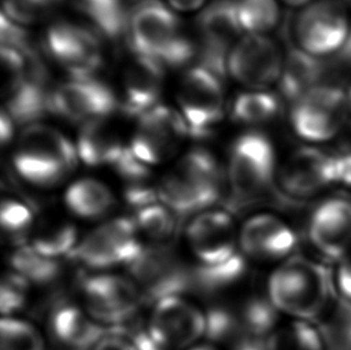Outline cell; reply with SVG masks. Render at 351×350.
<instances>
[{
    "label": "cell",
    "instance_id": "cell-33",
    "mask_svg": "<svg viewBox=\"0 0 351 350\" xmlns=\"http://www.w3.org/2000/svg\"><path fill=\"white\" fill-rule=\"evenodd\" d=\"M328 350H351V305L336 298L319 319Z\"/></svg>",
    "mask_w": 351,
    "mask_h": 350
},
{
    "label": "cell",
    "instance_id": "cell-34",
    "mask_svg": "<svg viewBox=\"0 0 351 350\" xmlns=\"http://www.w3.org/2000/svg\"><path fill=\"white\" fill-rule=\"evenodd\" d=\"M237 14L242 32L264 35L280 21L277 0H235Z\"/></svg>",
    "mask_w": 351,
    "mask_h": 350
},
{
    "label": "cell",
    "instance_id": "cell-47",
    "mask_svg": "<svg viewBox=\"0 0 351 350\" xmlns=\"http://www.w3.org/2000/svg\"><path fill=\"white\" fill-rule=\"evenodd\" d=\"M14 119L10 117L9 113L6 110H3L1 113V121H0V138H1V143L9 142L10 139L12 138L14 135Z\"/></svg>",
    "mask_w": 351,
    "mask_h": 350
},
{
    "label": "cell",
    "instance_id": "cell-27",
    "mask_svg": "<svg viewBox=\"0 0 351 350\" xmlns=\"http://www.w3.org/2000/svg\"><path fill=\"white\" fill-rule=\"evenodd\" d=\"M65 204L78 218H99L113 208L114 198L110 189L94 179L78 180L67 189Z\"/></svg>",
    "mask_w": 351,
    "mask_h": 350
},
{
    "label": "cell",
    "instance_id": "cell-48",
    "mask_svg": "<svg viewBox=\"0 0 351 350\" xmlns=\"http://www.w3.org/2000/svg\"><path fill=\"white\" fill-rule=\"evenodd\" d=\"M176 9L181 11H191L199 8L204 0H169Z\"/></svg>",
    "mask_w": 351,
    "mask_h": 350
},
{
    "label": "cell",
    "instance_id": "cell-12",
    "mask_svg": "<svg viewBox=\"0 0 351 350\" xmlns=\"http://www.w3.org/2000/svg\"><path fill=\"white\" fill-rule=\"evenodd\" d=\"M131 279L144 301L158 303L163 299L181 296L195 283L190 274L171 251L166 248H145L130 265Z\"/></svg>",
    "mask_w": 351,
    "mask_h": 350
},
{
    "label": "cell",
    "instance_id": "cell-10",
    "mask_svg": "<svg viewBox=\"0 0 351 350\" xmlns=\"http://www.w3.org/2000/svg\"><path fill=\"white\" fill-rule=\"evenodd\" d=\"M82 292L86 312L114 329L131 320L144 301L132 279L117 275L90 276L82 284Z\"/></svg>",
    "mask_w": 351,
    "mask_h": 350
},
{
    "label": "cell",
    "instance_id": "cell-16",
    "mask_svg": "<svg viewBox=\"0 0 351 350\" xmlns=\"http://www.w3.org/2000/svg\"><path fill=\"white\" fill-rule=\"evenodd\" d=\"M118 104L114 93L105 83L93 77L73 78L52 90L49 112L73 123L86 124L108 117Z\"/></svg>",
    "mask_w": 351,
    "mask_h": 350
},
{
    "label": "cell",
    "instance_id": "cell-22",
    "mask_svg": "<svg viewBox=\"0 0 351 350\" xmlns=\"http://www.w3.org/2000/svg\"><path fill=\"white\" fill-rule=\"evenodd\" d=\"M25 67L14 86L5 90V110L14 123H33L49 112V77L45 62L32 48L25 51Z\"/></svg>",
    "mask_w": 351,
    "mask_h": 350
},
{
    "label": "cell",
    "instance_id": "cell-38",
    "mask_svg": "<svg viewBox=\"0 0 351 350\" xmlns=\"http://www.w3.org/2000/svg\"><path fill=\"white\" fill-rule=\"evenodd\" d=\"M62 3V0H5L3 14L16 23H33Z\"/></svg>",
    "mask_w": 351,
    "mask_h": 350
},
{
    "label": "cell",
    "instance_id": "cell-21",
    "mask_svg": "<svg viewBox=\"0 0 351 350\" xmlns=\"http://www.w3.org/2000/svg\"><path fill=\"white\" fill-rule=\"evenodd\" d=\"M307 233L314 248L333 261L351 255V200L346 197L324 199L313 209Z\"/></svg>",
    "mask_w": 351,
    "mask_h": 350
},
{
    "label": "cell",
    "instance_id": "cell-31",
    "mask_svg": "<svg viewBox=\"0 0 351 350\" xmlns=\"http://www.w3.org/2000/svg\"><path fill=\"white\" fill-rule=\"evenodd\" d=\"M77 242V229L65 222L45 223L35 231L30 246L43 256L58 261V258L72 255Z\"/></svg>",
    "mask_w": 351,
    "mask_h": 350
},
{
    "label": "cell",
    "instance_id": "cell-36",
    "mask_svg": "<svg viewBox=\"0 0 351 350\" xmlns=\"http://www.w3.org/2000/svg\"><path fill=\"white\" fill-rule=\"evenodd\" d=\"M134 222L142 237L152 242H166L176 233V213L165 204L154 203L137 210Z\"/></svg>",
    "mask_w": 351,
    "mask_h": 350
},
{
    "label": "cell",
    "instance_id": "cell-23",
    "mask_svg": "<svg viewBox=\"0 0 351 350\" xmlns=\"http://www.w3.org/2000/svg\"><path fill=\"white\" fill-rule=\"evenodd\" d=\"M162 88L163 67L161 64L137 56L125 72L120 109L128 117H142L156 107Z\"/></svg>",
    "mask_w": 351,
    "mask_h": 350
},
{
    "label": "cell",
    "instance_id": "cell-14",
    "mask_svg": "<svg viewBox=\"0 0 351 350\" xmlns=\"http://www.w3.org/2000/svg\"><path fill=\"white\" fill-rule=\"evenodd\" d=\"M187 135L180 113L166 106H156L141 117L128 147L138 160L152 167L173 156Z\"/></svg>",
    "mask_w": 351,
    "mask_h": 350
},
{
    "label": "cell",
    "instance_id": "cell-52",
    "mask_svg": "<svg viewBox=\"0 0 351 350\" xmlns=\"http://www.w3.org/2000/svg\"><path fill=\"white\" fill-rule=\"evenodd\" d=\"M191 350H217L213 348V347L209 346H202V347H195V348H192Z\"/></svg>",
    "mask_w": 351,
    "mask_h": 350
},
{
    "label": "cell",
    "instance_id": "cell-5",
    "mask_svg": "<svg viewBox=\"0 0 351 350\" xmlns=\"http://www.w3.org/2000/svg\"><path fill=\"white\" fill-rule=\"evenodd\" d=\"M275 145L265 133L250 131L234 142L228 179L234 198L251 200L266 192L278 174Z\"/></svg>",
    "mask_w": 351,
    "mask_h": 350
},
{
    "label": "cell",
    "instance_id": "cell-17",
    "mask_svg": "<svg viewBox=\"0 0 351 350\" xmlns=\"http://www.w3.org/2000/svg\"><path fill=\"white\" fill-rule=\"evenodd\" d=\"M199 30L200 65L223 80L228 70L227 53L242 29L235 0H219L205 9L197 21Z\"/></svg>",
    "mask_w": 351,
    "mask_h": 350
},
{
    "label": "cell",
    "instance_id": "cell-29",
    "mask_svg": "<svg viewBox=\"0 0 351 350\" xmlns=\"http://www.w3.org/2000/svg\"><path fill=\"white\" fill-rule=\"evenodd\" d=\"M270 350H328L318 324L290 319L269 338Z\"/></svg>",
    "mask_w": 351,
    "mask_h": 350
},
{
    "label": "cell",
    "instance_id": "cell-43",
    "mask_svg": "<svg viewBox=\"0 0 351 350\" xmlns=\"http://www.w3.org/2000/svg\"><path fill=\"white\" fill-rule=\"evenodd\" d=\"M332 284L336 296L351 305V255L338 261L332 275Z\"/></svg>",
    "mask_w": 351,
    "mask_h": 350
},
{
    "label": "cell",
    "instance_id": "cell-6",
    "mask_svg": "<svg viewBox=\"0 0 351 350\" xmlns=\"http://www.w3.org/2000/svg\"><path fill=\"white\" fill-rule=\"evenodd\" d=\"M349 114L347 91L324 83L291 104L290 124L300 139L322 144L342 131Z\"/></svg>",
    "mask_w": 351,
    "mask_h": 350
},
{
    "label": "cell",
    "instance_id": "cell-11",
    "mask_svg": "<svg viewBox=\"0 0 351 350\" xmlns=\"http://www.w3.org/2000/svg\"><path fill=\"white\" fill-rule=\"evenodd\" d=\"M278 186L289 198L312 199L336 186L335 154L313 147L300 148L278 168Z\"/></svg>",
    "mask_w": 351,
    "mask_h": 350
},
{
    "label": "cell",
    "instance_id": "cell-45",
    "mask_svg": "<svg viewBox=\"0 0 351 350\" xmlns=\"http://www.w3.org/2000/svg\"><path fill=\"white\" fill-rule=\"evenodd\" d=\"M270 337L256 336L239 332L232 342L233 350H270Z\"/></svg>",
    "mask_w": 351,
    "mask_h": 350
},
{
    "label": "cell",
    "instance_id": "cell-9",
    "mask_svg": "<svg viewBox=\"0 0 351 350\" xmlns=\"http://www.w3.org/2000/svg\"><path fill=\"white\" fill-rule=\"evenodd\" d=\"M178 100L191 137H208L223 118L221 78L204 67H193L186 72Z\"/></svg>",
    "mask_w": 351,
    "mask_h": 350
},
{
    "label": "cell",
    "instance_id": "cell-25",
    "mask_svg": "<svg viewBox=\"0 0 351 350\" xmlns=\"http://www.w3.org/2000/svg\"><path fill=\"white\" fill-rule=\"evenodd\" d=\"M326 75V62L323 58L314 57L312 54L294 47L285 58V64L280 73V94L291 104L315 86L324 84Z\"/></svg>",
    "mask_w": 351,
    "mask_h": 350
},
{
    "label": "cell",
    "instance_id": "cell-42",
    "mask_svg": "<svg viewBox=\"0 0 351 350\" xmlns=\"http://www.w3.org/2000/svg\"><path fill=\"white\" fill-rule=\"evenodd\" d=\"M1 43L3 47L14 48L21 52H25L33 48L27 32L19 28L14 21L6 17L4 14H1Z\"/></svg>",
    "mask_w": 351,
    "mask_h": 350
},
{
    "label": "cell",
    "instance_id": "cell-28",
    "mask_svg": "<svg viewBox=\"0 0 351 350\" xmlns=\"http://www.w3.org/2000/svg\"><path fill=\"white\" fill-rule=\"evenodd\" d=\"M77 6L108 40L117 41L128 33L130 14L123 0H78Z\"/></svg>",
    "mask_w": 351,
    "mask_h": 350
},
{
    "label": "cell",
    "instance_id": "cell-53",
    "mask_svg": "<svg viewBox=\"0 0 351 350\" xmlns=\"http://www.w3.org/2000/svg\"><path fill=\"white\" fill-rule=\"evenodd\" d=\"M343 5H346V6H349L351 8V0H339Z\"/></svg>",
    "mask_w": 351,
    "mask_h": 350
},
{
    "label": "cell",
    "instance_id": "cell-18",
    "mask_svg": "<svg viewBox=\"0 0 351 350\" xmlns=\"http://www.w3.org/2000/svg\"><path fill=\"white\" fill-rule=\"evenodd\" d=\"M298 242L294 228L275 213H256L239 232V245L245 257L264 263L278 265L289 259L295 256Z\"/></svg>",
    "mask_w": 351,
    "mask_h": 350
},
{
    "label": "cell",
    "instance_id": "cell-51",
    "mask_svg": "<svg viewBox=\"0 0 351 350\" xmlns=\"http://www.w3.org/2000/svg\"><path fill=\"white\" fill-rule=\"evenodd\" d=\"M347 99L348 106H349V112H350L351 114V86L347 90Z\"/></svg>",
    "mask_w": 351,
    "mask_h": 350
},
{
    "label": "cell",
    "instance_id": "cell-4",
    "mask_svg": "<svg viewBox=\"0 0 351 350\" xmlns=\"http://www.w3.org/2000/svg\"><path fill=\"white\" fill-rule=\"evenodd\" d=\"M77 160V148L62 133L40 124L24 130L14 152L17 173L40 187L62 183L76 168Z\"/></svg>",
    "mask_w": 351,
    "mask_h": 350
},
{
    "label": "cell",
    "instance_id": "cell-13",
    "mask_svg": "<svg viewBox=\"0 0 351 350\" xmlns=\"http://www.w3.org/2000/svg\"><path fill=\"white\" fill-rule=\"evenodd\" d=\"M186 235L200 268L221 266L243 255L233 218L224 211L205 210L197 215Z\"/></svg>",
    "mask_w": 351,
    "mask_h": 350
},
{
    "label": "cell",
    "instance_id": "cell-15",
    "mask_svg": "<svg viewBox=\"0 0 351 350\" xmlns=\"http://www.w3.org/2000/svg\"><path fill=\"white\" fill-rule=\"evenodd\" d=\"M147 327L162 349H185L204 336L206 317L185 299L171 296L155 303Z\"/></svg>",
    "mask_w": 351,
    "mask_h": 350
},
{
    "label": "cell",
    "instance_id": "cell-7",
    "mask_svg": "<svg viewBox=\"0 0 351 350\" xmlns=\"http://www.w3.org/2000/svg\"><path fill=\"white\" fill-rule=\"evenodd\" d=\"M350 29L346 5L339 0H314L301 9L295 21L296 47L323 59L336 56L347 43Z\"/></svg>",
    "mask_w": 351,
    "mask_h": 350
},
{
    "label": "cell",
    "instance_id": "cell-20",
    "mask_svg": "<svg viewBox=\"0 0 351 350\" xmlns=\"http://www.w3.org/2000/svg\"><path fill=\"white\" fill-rule=\"evenodd\" d=\"M285 58L274 40L247 35L229 54L228 71L242 84L263 89L280 81Z\"/></svg>",
    "mask_w": 351,
    "mask_h": 350
},
{
    "label": "cell",
    "instance_id": "cell-35",
    "mask_svg": "<svg viewBox=\"0 0 351 350\" xmlns=\"http://www.w3.org/2000/svg\"><path fill=\"white\" fill-rule=\"evenodd\" d=\"M11 264L14 272L21 275L29 283H51L60 274L58 261L40 255L30 245L17 248L11 257Z\"/></svg>",
    "mask_w": 351,
    "mask_h": 350
},
{
    "label": "cell",
    "instance_id": "cell-24",
    "mask_svg": "<svg viewBox=\"0 0 351 350\" xmlns=\"http://www.w3.org/2000/svg\"><path fill=\"white\" fill-rule=\"evenodd\" d=\"M51 330L56 341L66 350H91L105 336L102 324L71 303L59 305L53 311Z\"/></svg>",
    "mask_w": 351,
    "mask_h": 350
},
{
    "label": "cell",
    "instance_id": "cell-41",
    "mask_svg": "<svg viewBox=\"0 0 351 350\" xmlns=\"http://www.w3.org/2000/svg\"><path fill=\"white\" fill-rule=\"evenodd\" d=\"M29 282L17 272L4 276L0 290V308L4 316H10L23 307L28 296Z\"/></svg>",
    "mask_w": 351,
    "mask_h": 350
},
{
    "label": "cell",
    "instance_id": "cell-40",
    "mask_svg": "<svg viewBox=\"0 0 351 350\" xmlns=\"http://www.w3.org/2000/svg\"><path fill=\"white\" fill-rule=\"evenodd\" d=\"M33 213L25 204L5 198L0 209V222L10 235H23L33 226Z\"/></svg>",
    "mask_w": 351,
    "mask_h": 350
},
{
    "label": "cell",
    "instance_id": "cell-49",
    "mask_svg": "<svg viewBox=\"0 0 351 350\" xmlns=\"http://www.w3.org/2000/svg\"><path fill=\"white\" fill-rule=\"evenodd\" d=\"M337 56L339 57V62H342L344 65L351 67V29L350 34L348 36L347 43L343 46L341 52L338 53Z\"/></svg>",
    "mask_w": 351,
    "mask_h": 350
},
{
    "label": "cell",
    "instance_id": "cell-32",
    "mask_svg": "<svg viewBox=\"0 0 351 350\" xmlns=\"http://www.w3.org/2000/svg\"><path fill=\"white\" fill-rule=\"evenodd\" d=\"M280 313L267 296L248 299L237 312L240 332L270 337L278 327Z\"/></svg>",
    "mask_w": 351,
    "mask_h": 350
},
{
    "label": "cell",
    "instance_id": "cell-30",
    "mask_svg": "<svg viewBox=\"0 0 351 350\" xmlns=\"http://www.w3.org/2000/svg\"><path fill=\"white\" fill-rule=\"evenodd\" d=\"M278 96L266 90H253L242 93L234 100L232 118L247 125L269 123L280 112Z\"/></svg>",
    "mask_w": 351,
    "mask_h": 350
},
{
    "label": "cell",
    "instance_id": "cell-46",
    "mask_svg": "<svg viewBox=\"0 0 351 350\" xmlns=\"http://www.w3.org/2000/svg\"><path fill=\"white\" fill-rule=\"evenodd\" d=\"M91 350H137L132 341L121 334H110L102 337Z\"/></svg>",
    "mask_w": 351,
    "mask_h": 350
},
{
    "label": "cell",
    "instance_id": "cell-1",
    "mask_svg": "<svg viewBox=\"0 0 351 350\" xmlns=\"http://www.w3.org/2000/svg\"><path fill=\"white\" fill-rule=\"evenodd\" d=\"M332 276L322 265L293 256L271 272L266 294L280 314L317 322L332 303Z\"/></svg>",
    "mask_w": 351,
    "mask_h": 350
},
{
    "label": "cell",
    "instance_id": "cell-54",
    "mask_svg": "<svg viewBox=\"0 0 351 350\" xmlns=\"http://www.w3.org/2000/svg\"><path fill=\"white\" fill-rule=\"evenodd\" d=\"M145 1H147V0H145Z\"/></svg>",
    "mask_w": 351,
    "mask_h": 350
},
{
    "label": "cell",
    "instance_id": "cell-50",
    "mask_svg": "<svg viewBox=\"0 0 351 350\" xmlns=\"http://www.w3.org/2000/svg\"><path fill=\"white\" fill-rule=\"evenodd\" d=\"M283 3L290 6H295V8H304L307 5L311 4L314 0H282Z\"/></svg>",
    "mask_w": 351,
    "mask_h": 350
},
{
    "label": "cell",
    "instance_id": "cell-39",
    "mask_svg": "<svg viewBox=\"0 0 351 350\" xmlns=\"http://www.w3.org/2000/svg\"><path fill=\"white\" fill-rule=\"evenodd\" d=\"M206 317V331L205 336L213 341H230L240 332V323L237 312L223 307L210 310L205 314Z\"/></svg>",
    "mask_w": 351,
    "mask_h": 350
},
{
    "label": "cell",
    "instance_id": "cell-37",
    "mask_svg": "<svg viewBox=\"0 0 351 350\" xmlns=\"http://www.w3.org/2000/svg\"><path fill=\"white\" fill-rule=\"evenodd\" d=\"M1 350H45L38 330L29 323L14 318H4L0 325Z\"/></svg>",
    "mask_w": 351,
    "mask_h": 350
},
{
    "label": "cell",
    "instance_id": "cell-8",
    "mask_svg": "<svg viewBox=\"0 0 351 350\" xmlns=\"http://www.w3.org/2000/svg\"><path fill=\"white\" fill-rule=\"evenodd\" d=\"M145 250L134 220L114 218L101 224L78 242L72 257L91 269L130 265Z\"/></svg>",
    "mask_w": 351,
    "mask_h": 350
},
{
    "label": "cell",
    "instance_id": "cell-2",
    "mask_svg": "<svg viewBox=\"0 0 351 350\" xmlns=\"http://www.w3.org/2000/svg\"><path fill=\"white\" fill-rule=\"evenodd\" d=\"M126 34L138 57L152 59L163 67H184L195 56V45L181 32L176 14L155 0L133 10Z\"/></svg>",
    "mask_w": 351,
    "mask_h": 350
},
{
    "label": "cell",
    "instance_id": "cell-3",
    "mask_svg": "<svg viewBox=\"0 0 351 350\" xmlns=\"http://www.w3.org/2000/svg\"><path fill=\"white\" fill-rule=\"evenodd\" d=\"M223 174L211 152L195 148L181 159L176 168L162 179L158 197L178 215L205 211L219 200Z\"/></svg>",
    "mask_w": 351,
    "mask_h": 350
},
{
    "label": "cell",
    "instance_id": "cell-44",
    "mask_svg": "<svg viewBox=\"0 0 351 350\" xmlns=\"http://www.w3.org/2000/svg\"><path fill=\"white\" fill-rule=\"evenodd\" d=\"M336 186L351 189V150L335 154Z\"/></svg>",
    "mask_w": 351,
    "mask_h": 350
},
{
    "label": "cell",
    "instance_id": "cell-19",
    "mask_svg": "<svg viewBox=\"0 0 351 350\" xmlns=\"http://www.w3.org/2000/svg\"><path fill=\"white\" fill-rule=\"evenodd\" d=\"M45 46L49 56L73 78L93 77L102 65V48L95 34L72 23L48 29Z\"/></svg>",
    "mask_w": 351,
    "mask_h": 350
},
{
    "label": "cell",
    "instance_id": "cell-26",
    "mask_svg": "<svg viewBox=\"0 0 351 350\" xmlns=\"http://www.w3.org/2000/svg\"><path fill=\"white\" fill-rule=\"evenodd\" d=\"M118 133L104 119L86 123L77 141V154L91 167L114 166L123 149Z\"/></svg>",
    "mask_w": 351,
    "mask_h": 350
}]
</instances>
